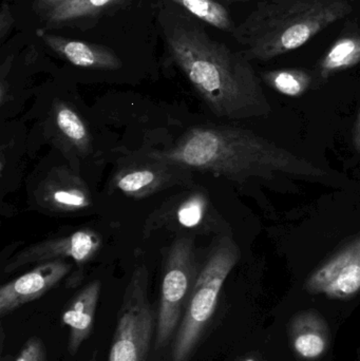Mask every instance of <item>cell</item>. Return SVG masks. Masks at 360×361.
Instances as JSON below:
<instances>
[{
    "label": "cell",
    "instance_id": "1",
    "mask_svg": "<svg viewBox=\"0 0 360 361\" xmlns=\"http://www.w3.org/2000/svg\"><path fill=\"white\" fill-rule=\"evenodd\" d=\"M165 42L175 65L219 118H261L272 111L251 61L209 35L190 17L165 13Z\"/></svg>",
    "mask_w": 360,
    "mask_h": 361
},
{
    "label": "cell",
    "instance_id": "12",
    "mask_svg": "<svg viewBox=\"0 0 360 361\" xmlns=\"http://www.w3.org/2000/svg\"><path fill=\"white\" fill-rule=\"evenodd\" d=\"M152 162L123 169L114 177V187L127 197L142 199L177 183L180 173L185 169L168 163Z\"/></svg>",
    "mask_w": 360,
    "mask_h": 361
},
{
    "label": "cell",
    "instance_id": "22",
    "mask_svg": "<svg viewBox=\"0 0 360 361\" xmlns=\"http://www.w3.org/2000/svg\"><path fill=\"white\" fill-rule=\"evenodd\" d=\"M13 55L6 57V61L2 63L0 68V104L4 106L8 101V84L6 82V76L10 73L12 68Z\"/></svg>",
    "mask_w": 360,
    "mask_h": 361
},
{
    "label": "cell",
    "instance_id": "2",
    "mask_svg": "<svg viewBox=\"0 0 360 361\" xmlns=\"http://www.w3.org/2000/svg\"><path fill=\"white\" fill-rule=\"evenodd\" d=\"M152 161L207 171L235 180L289 175L323 179L327 173L314 163L256 135L232 126L194 127L173 147L149 154Z\"/></svg>",
    "mask_w": 360,
    "mask_h": 361
},
{
    "label": "cell",
    "instance_id": "24",
    "mask_svg": "<svg viewBox=\"0 0 360 361\" xmlns=\"http://www.w3.org/2000/svg\"><path fill=\"white\" fill-rule=\"evenodd\" d=\"M70 0H34L33 11L39 16L48 14L57 6L66 4Z\"/></svg>",
    "mask_w": 360,
    "mask_h": 361
},
{
    "label": "cell",
    "instance_id": "25",
    "mask_svg": "<svg viewBox=\"0 0 360 361\" xmlns=\"http://www.w3.org/2000/svg\"><path fill=\"white\" fill-rule=\"evenodd\" d=\"M353 144H354L355 149L360 154V110L357 114L354 129H353Z\"/></svg>",
    "mask_w": 360,
    "mask_h": 361
},
{
    "label": "cell",
    "instance_id": "26",
    "mask_svg": "<svg viewBox=\"0 0 360 361\" xmlns=\"http://www.w3.org/2000/svg\"><path fill=\"white\" fill-rule=\"evenodd\" d=\"M242 361H258V360H255V358H253V357H247V358H245V360H243Z\"/></svg>",
    "mask_w": 360,
    "mask_h": 361
},
{
    "label": "cell",
    "instance_id": "18",
    "mask_svg": "<svg viewBox=\"0 0 360 361\" xmlns=\"http://www.w3.org/2000/svg\"><path fill=\"white\" fill-rule=\"evenodd\" d=\"M187 11L194 18L221 31L232 34L236 29L230 12L217 0H169Z\"/></svg>",
    "mask_w": 360,
    "mask_h": 361
},
{
    "label": "cell",
    "instance_id": "3",
    "mask_svg": "<svg viewBox=\"0 0 360 361\" xmlns=\"http://www.w3.org/2000/svg\"><path fill=\"white\" fill-rule=\"evenodd\" d=\"M352 12V0H264L232 36L249 61H271L300 48Z\"/></svg>",
    "mask_w": 360,
    "mask_h": 361
},
{
    "label": "cell",
    "instance_id": "11",
    "mask_svg": "<svg viewBox=\"0 0 360 361\" xmlns=\"http://www.w3.org/2000/svg\"><path fill=\"white\" fill-rule=\"evenodd\" d=\"M36 33L53 52L75 67L111 71L123 67L122 61L116 52L103 44L55 35L46 29L37 30Z\"/></svg>",
    "mask_w": 360,
    "mask_h": 361
},
{
    "label": "cell",
    "instance_id": "10",
    "mask_svg": "<svg viewBox=\"0 0 360 361\" xmlns=\"http://www.w3.org/2000/svg\"><path fill=\"white\" fill-rule=\"evenodd\" d=\"M36 202L53 212H78L92 205V195L84 180L66 167H55L40 182Z\"/></svg>",
    "mask_w": 360,
    "mask_h": 361
},
{
    "label": "cell",
    "instance_id": "14",
    "mask_svg": "<svg viewBox=\"0 0 360 361\" xmlns=\"http://www.w3.org/2000/svg\"><path fill=\"white\" fill-rule=\"evenodd\" d=\"M46 122L51 137L68 154L80 157L89 154L91 135L88 127L70 104L58 99L55 101Z\"/></svg>",
    "mask_w": 360,
    "mask_h": 361
},
{
    "label": "cell",
    "instance_id": "23",
    "mask_svg": "<svg viewBox=\"0 0 360 361\" xmlns=\"http://www.w3.org/2000/svg\"><path fill=\"white\" fill-rule=\"evenodd\" d=\"M15 19L10 6L6 1L2 2L0 12V39L4 40L8 36L14 25Z\"/></svg>",
    "mask_w": 360,
    "mask_h": 361
},
{
    "label": "cell",
    "instance_id": "19",
    "mask_svg": "<svg viewBox=\"0 0 360 361\" xmlns=\"http://www.w3.org/2000/svg\"><path fill=\"white\" fill-rule=\"evenodd\" d=\"M264 82L280 94L289 97H300L310 89L313 78L302 69L271 70L262 74Z\"/></svg>",
    "mask_w": 360,
    "mask_h": 361
},
{
    "label": "cell",
    "instance_id": "16",
    "mask_svg": "<svg viewBox=\"0 0 360 361\" xmlns=\"http://www.w3.org/2000/svg\"><path fill=\"white\" fill-rule=\"evenodd\" d=\"M122 0H70L42 17L46 29H56L93 18Z\"/></svg>",
    "mask_w": 360,
    "mask_h": 361
},
{
    "label": "cell",
    "instance_id": "17",
    "mask_svg": "<svg viewBox=\"0 0 360 361\" xmlns=\"http://www.w3.org/2000/svg\"><path fill=\"white\" fill-rule=\"evenodd\" d=\"M360 63V32L338 38L318 65V73L323 80L334 74L350 69Z\"/></svg>",
    "mask_w": 360,
    "mask_h": 361
},
{
    "label": "cell",
    "instance_id": "20",
    "mask_svg": "<svg viewBox=\"0 0 360 361\" xmlns=\"http://www.w3.org/2000/svg\"><path fill=\"white\" fill-rule=\"evenodd\" d=\"M209 204L206 195L201 191L190 193L180 202L177 207L173 208L171 220L183 228H197L206 218Z\"/></svg>",
    "mask_w": 360,
    "mask_h": 361
},
{
    "label": "cell",
    "instance_id": "9",
    "mask_svg": "<svg viewBox=\"0 0 360 361\" xmlns=\"http://www.w3.org/2000/svg\"><path fill=\"white\" fill-rule=\"evenodd\" d=\"M66 260H55L38 264L35 269L0 288V316L8 315L25 303L44 296L57 286L71 271Z\"/></svg>",
    "mask_w": 360,
    "mask_h": 361
},
{
    "label": "cell",
    "instance_id": "13",
    "mask_svg": "<svg viewBox=\"0 0 360 361\" xmlns=\"http://www.w3.org/2000/svg\"><path fill=\"white\" fill-rule=\"evenodd\" d=\"M289 339L298 357L306 361L319 360L331 343L329 324L315 310L299 312L290 322Z\"/></svg>",
    "mask_w": 360,
    "mask_h": 361
},
{
    "label": "cell",
    "instance_id": "21",
    "mask_svg": "<svg viewBox=\"0 0 360 361\" xmlns=\"http://www.w3.org/2000/svg\"><path fill=\"white\" fill-rule=\"evenodd\" d=\"M15 361H46L44 343L37 337H32L23 345Z\"/></svg>",
    "mask_w": 360,
    "mask_h": 361
},
{
    "label": "cell",
    "instance_id": "7",
    "mask_svg": "<svg viewBox=\"0 0 360 361\" xmlns=\"http://www.w3.org/2000/svg\"><path fill=\"white\" fill-rule=\"evenodd\" d=\"M304 288L310 294L337 300L356 296L360 292V235L315 269Z\"/></svg>",
    "mask_w": 360,
    "mask_h": 361
},
{
    "label": "cell",
    "instance_id": "8",
    "mask_svg": "<svg viewBox=\"0 0 360 361\" xmlns=\"http://www.w3.org/2000/svg\"><path fill=\"white\" fill-rule=\"evenodd\" d=\"M101 245L99 233L92 229H80L71 235L27 246L10 259L4 267V273L12 274L27 265L66 259H73L78 264H84L94 257Z\"/></svg>",
    "mask_w": 360,
    "mask_h": 361
},
{
    "label": "cell",
    "instance_id": "27",
    "mask_svg": "<svg viewBox=\"0 0 360 361\" xmlns=\"http://www.w3.org/2000/svg\"><path fill=\"white\" fill-rule=\"evenodd\" d=\"M89 361H97V353L93 354L92 357H91Z\"/></svg>",
    "mask_w": 360,
    "mask_h": 361
},
{
    "label": "cell",
    "instance_id": "4",
    "mask_svg": "<svg viewBox=\"0 0 360 361\" xmlns=\"http://www.w3.org/2000/svg\"><path fill=\"white\" fill-rule=\"evenodd\" d=\"M240 248L230 237H223L199 271L183 317L173 339L171 361H188L203 332L215 314L224 282L240 259Z\"/></svg>",
    "mask_w": 360,
    "mask_h": 361
},
{
    "label": "cell",
    "instance_id": "6",
    "mask_svg": "<svg viewBox=\"0 0 360 361\" xmlns=\"http://www.w3.org/2000/svg\"><path fill=\"white\" fill-rule=\"evenodd\" d=\"M198 274L196 250L192 239L175 240L165 262L154 336L156 352L162 351L175 337Z\"/></svg>",
    "mask_w": 360,
    "mask_h": 361
},
{
    "label": "cell",
    "instance_id": "5",
    "mask_svg": "<svg viewBox=\"0 0 360 361\" xmlns=\"http://www.w3.org/2000/svg\"><path fill=\"white\" fill-rule=\"evenodd\" d=\"M148 282L147 267H137L123 296L108 361H147L156 329Z\"/></svg>",
    "mask_w": 360,
    "mask_h": 361
},
{
    "label": "cell",
    "instance_id": "15",
    "mask_svg": "<svg viewBox=\"0 0 360 361\" xmlns=\"http://www.w3.org/2000/svg\"><path fill=\"white\" fill-rule=\"evenodd\" d=\"M101 288L99 280L87 284L63 311V322L69 328L68 348L72 355L77 353L92 332Z\"/></svg>",
    "mask_w": 360,
    "mask_h": 361
}]
</instances>
